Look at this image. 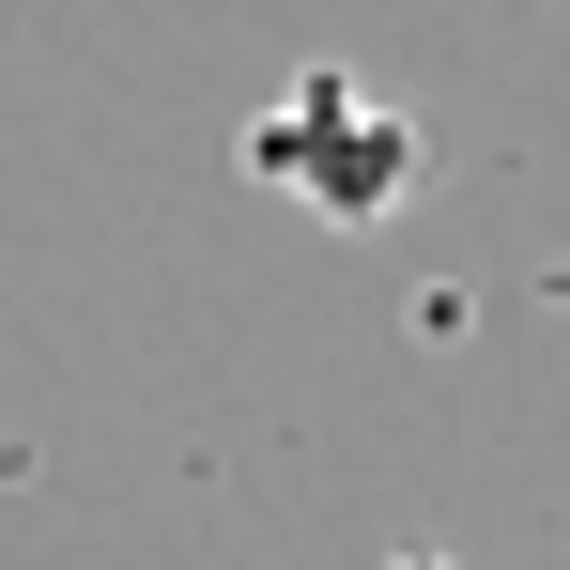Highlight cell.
I'll return each instance as SVG.
<instances>
[{
  "mask_svg": "<svg viewBox=\"0 0 570 570\" xmlns=\"http://www.w3.org/2000/svg\"><path fill=\"white\" fill-rule=\"evenodd\" d=\"M247 170L293 186L308 216H340V232H371V216H401V186H416V124L385 94H355V78H293V94L247 124Z\"/></svg>",
  "mask_w": 570,
  "mask_h": 570,
  "instance_id": "6da1fadb",
  "label": "cell"
},
{
  "mask_svg": "<svg viewBox=\"0 0 570 570\" xmlns=\"http://www.w3.org/2000/svg\"><path fill=\"white\" fill-rule=\"evenodd\" d=\"M401 570H448V556H401Z\"/></svg>",
  "mask_w": 570,
  "mask_h": 570,
  "instance_id": "7a4b0ae2",
  "label": "cell"
}]
</instances>
